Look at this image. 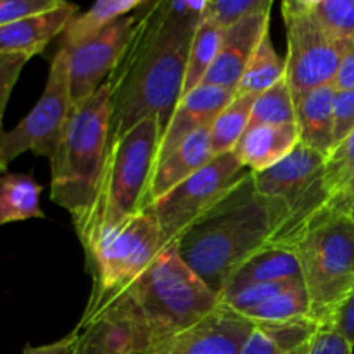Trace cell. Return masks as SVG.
I'll return each instance as SVG.
<instances>
[{"label": "cell", "mask_w": 354, "mask_h": 354, "mask_svg": "<svg viewBox=\"0 0 354 354\" xmlns=\"http://www.w3.org/2000/svg\"><path fill=\"white\" fill-rule=\"evenodd\" d=\"M342 213H346V214H348V216H349V218H351V220L354 221V201H353V203H351V204H349V206H348V207H346V209H344V211H342Z\"/></svg>", "instance_id": "cell-42"}, {"label": "cell", "mask_w": 354, "mask_h": 354, "mask_svg": "<svg viewBox=\"0 0 354 354\" xmlns=\"http://www.w3.org/2000/svg\"><path fill=\"white\" fill-rule=\"evenodd\" d=\"M234 97L235 93L230 90L211 85L197 86L196 90L182 97L175 113H173L171 121L162 131L156 162L166 158L171 151H175L194 131L211 127L214 118L234 100Z\"/></svg>", "instance_id": "cell-16"}, {"label": "cell", "mask_w": 354, "mask_h": 354, "mask_svg": "<svg viewBox=\"0 0 354 354\" xmlns=\"http://www.w3.org/2000/svg\"><path fill=\"white\" fill-rule=\"evenodd\" d=\"M334 147L354 130V90L337 92L334 104Z\"/></svg>", "instance_id": "cell-36"}, {"label": "cell", "mask_w": 354, "mask_h": 354, "mask_svg": "<svg viewBox=\"0 0 354 354\" xmlns=\"http://www.w3.org/2000/svg\"><path fill=\"white\" fill-rule=\"evenodd\" d=\"M213 159L214 154L213 147H211L209 127L194 131L175 151L156 162L142 209L151 207L156 201L171 192L176 185H180L194 173L209 165Z\"/></svg>", "instance_id": "cell-17"}, {"label": "cell", "mask_w": 354, "mask_h": 354, "mask_svg": "<svg viewBox=\"0 0 354 354\" xmlns=\"http://www.w3.org/2000/svg\"><path fill=\"white\" fill-rule=\"evenodd\" d=\"M354 176V130L339 142L325 158V182L332 201L344 190ZM330 201V204H332Z\"/></svg>", "instance_id": "cell-30"}, {"label": "cell", "mask_w": 354, "mask_h": 354, "mask_svg": "<svg viewBox=\"0 0 354 354\" xmlns=\"http://www.w3.org/2000/svg\"><path fill=\"white\" fill-rule=\"evenodd\" d=\"M71 111L69 55L64 48H57L38 102L12 130H3L0 135V166L7 169L24 152L50 159L64 133Z\"/></svg>", "instance_id": "cell-9"}, {"label": "cell", "mask_w": 354, "mask_h": 354, "mask_svg": "<svg viewBox=\"0 0 354 354\" xmlns=\"http://www.w3.org/2000/svg\"><path fill=\"white\" fill-rule=\"evenodd\" d=\"M41 190L40 183L31 175L3 173L0 176V227L45 218L40 206Z\"/></svg>", "instance_id": "cell-23"}, {"label": "cell", "mask_w": 354, "mask_h": 354, "mask_svg": "<svg viewBox=\"0 0 354 354\" xmlns=\"http://www.w3.org/2000/svg\"><path fill=\"white\" fill-rule=\"evenodd\" d=\"M310 297L311 318L328 325L354 289V221L342 211L322 214L290 248Z\"/></svg>", "instance_id": "cell-7"}, {"label": "cell", "mask_w": 354, "mask_h": 354, "mask_svg": "<svg viewBox=\"0 0 354 354\" xmlns=\"http://www.w3.org/2000/svg\"><path fill=\"white\" fill-rule=\"evenodd\" d=\"M147 3V0H99L83 14H76L68 23L66 30L61 35L59 48L73 50L85 41L92 40L99 33H102L109 24L120 17L137 12Z\"/></svg>", "instance_id": "cell-22"}, {"label": "cell", "mask_w": 354, "mask_h": 354, "mask_svg": "<svg viewBox=\"0 0 354 354\" xmlns=\"http://www.w3.org/2000/svg\"><path fill=\"white\" fill-rule=\"evenodd\" d=\"M241 354H287L273 341L272 335L259 325H254L251 335L242 346Z\"/></svg>", "instance_id": "cell-38"}, {"label": "cell", "mask_w": 354, "mask_h": 354, "mask_svg": "<svg viewBox=\"0 0 354 354\" xmlns=\"http://www.w3.org/2000/svg\"><path fill=\"white\" fill-rule=\"evenodd\" d=\"M76 14L78 6L62 2L54 10L0 26V55L40 54L55 37H61Z\"/></svg>", "instance_id": "cell-18"}, {"label": "cell", "mask_w": 354, "mask_h": 354, "mask_svg": "<svg viewBox=\"0 0 354 354\" xmlns=\"http://www.w3.org/2000/svg\"><path fill=\"white\" fill-rule=\"evenodd\" d=\"M328 327L334 328L354 348V289L337 308L332 320L328 322Z\"/></svg>", "instance_id": "cell-37"}, {"label": "cell", "mask_w": 354, "mask_h": 354, "mask_svg": "<svg viewBox=\"0 0 354 354\" xmlns=\"http://www.w3.org/2000/svg\"><path fill=\"white\" fill-rule=\"evenodd\" d=\"M334 88L337 92H348V90H354V44L344 47L339 61L337 73L332 82Z\"/></svg>", "instance_id": "cell-39"}, {"label": "cell", "mask_w": 354, "mask_h": 354, "mask_svg": "<svg viewBox=\"0 0 354 354\" xmlns=\"http://www.w3.org/2000/svg\"><path fill=\"white\" fill-rule=\"evenodd\" d=\"M254 100L256 97H234V100L214 118L209 127L214 158L234 152L235 145L248 130Z\"/></svg>", "instance_id": "cell-27"}, {"label": "cell", "mask_w": 354, "mask_h": 354, "mask_svg": "<svg viewBox=\"0 0 354 354\" xmlns=\"http://www.w3.org/2000/svg\"><path fill=\"white\" fill-rule=\"evenodd\" d=\"M30 55L23 54H10V55H0V135L3 133V113H6L7 102H9L10 92H12L14 85L19 80L21 71L30 61ZM6 173V169L0 166V176Z\"/></svg>", "instance_id": "cell-34"}, {"label": "cell", "mask_w": 354, "mask_h": 354, "mask_svg": "<svg viewBox=\"0 0 354 354\" xmlns=\"http://www.w3.org/2000/svg\"><path fill=\"white\" fill-rule=\"evenodd\" d=\"M123 292L128 294L166 346L180 332L220 306L218 294L189 268L176 249V242L166 245Z\"/></svg>", "instance_id": "cell-6"}, {"label": "cell", "mask_w": 354, "mask_h": 354, "mask_svg": "<svg viewBox=\"0 0 354 354\" xmlns=\"http://www.w3.org/2000/svg\"><path fill=\"white\" fill-rule=\"evenodd\" d=\"M299 144L296 124H249L234 154L251 173L273 168Z\"/></svg>", "instance_id": "cell-19"}, {"label": "cell", "mask_w": 354, "mask_h": 354, "mask_svg": "<svg viewBox=\"0 0 354 354\" xmlns=\"http://www.w3.org/2000/svg\"><path fill=\"white\" fill-rule=\"evenodd\" d=\"M287 280H303L301 268L296 254L290 249L268 248L256 252L249 258L227 282L221 294L242 289V287L254 286V283L287 282Z\"/></svg>", "instance_id": "cell-21"}, {"label": "cell", "mask_w": 354, "mask_h": 354, "mask_svg": "<svg viewBox=\"0 0 354 354\" xmlns=\"http://www.w3.org/2000/svg\"><path fill=\"white\" fill-rule=\"evenodd\" d=\"M162 249L161 228L152 207L102 228L83 249L86 272L92 275L93 286L82 318L93 315L130 287Z\"/></svg>", "instance_id": "cell-8"}, {"label": "cell", "mask_w": 354, "mask_h": 354, "mask_svg": "<svg viewBox=\"0 0 354 354\" xmlns=\"http://www.w3.org/2000/svg\"><path fill=\"white\" fill-rule=\"evenodd\" d=\"M225 30L213 23L211 19L204 17L197 26L194 35L192 45H190L189 62H187L185 83H183V97L203 85L204 76L213 68L214 61L218 57L221 44H223Z\"/></svg>", "instance_id": "cell-25"}, {"label": "cell", "mask_w": 354, "mask_h": 354, "mask_svg": "<svg viewBox=\"0 0 354 354\" xmlns=\"http://www.w3.org/2000/svg\"><path fill=\"white\" fill-rule=\"evenodd\" d=\"M282 17L287 35L286 80L297 100L311 90L332 85L348 45H339L328 37L306 0H286Z\"/></svg>", "instance_id": "cell-10"}, {"label": "cell", "mask_w": 354, "mask_h": 354, "mask_svg": "<svg viewBox=\"0 0 354 354\" xmlns=\"http://www.w3.org/2000/svg\"><path fill=\"white\" fill-rule=\"evenodd\" d=\"M73 354H162L166 344L127 292L78 324Z\"/></svg>", "instance_id": "cell-12"}, {"label": "cell", "mask_w": 354, "mask_h": 354, "mask_svg": "<svg viewBox=\"0 0 354 354\" xmlns=\"http://www.w3.org/2000/svg\"><path fill=\"white\" fill-rule=\"evenodd\" d=\"M111 88L104 83L85 102L73 107L57 149L50 158V201L83 220L95 199L107 156Z\"/></svg>", "instance_id": "cell-3"}, {"label": "cell", "mask_w": 354, "mask_h": 354, "mask_svg": "<svg viewBox=\"0 0 354 354\" xmlns=\"http://www.w3.org/2000/svg\"><path fill=\"white\" fill-rule=\"evenodd\" d=\"M272 7L273 6L259 12L249 14L237 24L225 30L223 44H221L213 68L204 76L203 85L218 86V88L230 90L235 93L256 48L270 33Z\"/></svg>", "instance_id": "cell-15"}, {"label": "cell", "mask_w": 354, "mask_h": 354, "mask_svg": "<svg viewBox=\"0 0 354 354\" xmlns=\"http://www.w3.org/2000/svg\"><path fill=\"white\" fill-rule=\"evenodd\" d=\"M248 169L234 152L213 161L152 204L162 235V248L175 244L206 211H209Z\"/></svg>", "instance_id": "cell-11"}, {"label": "cell", "mask_w": 354, "mask_h": 354, "mask_svg": "<svg viewBox=\"0 0 354 354\" xmlns=\"http://www.w3.org/2000/svg\"><path fill=\"white\" fill-rule=\"evenodd\" d=\"M137 21L138 10L120 17L102 33L68 52L73 107L85 102L107 82L130 44Z\"/></svg>", "instance_id": "cell-13"}, {"label": "cell", "mask_w": 354, "mask_h": 354, "mask_svg": "<svg viewBox=\"0 0 354 354\" xmlns=\"http://www.w3.org/2000/svg\"><path fill=\"white\" fill-rule=\"evenodd\" d=\"M244 317L249 318L254 325H279L311 318L310 297L304 289L303 280L292 283L289 289L277 294L261 306L248 311Z\"/></svg>", "instance_id": "cell-26"}, {"label": "cell", "mask_w": 354, "mask_h": 354, "mask_svg": "<svg viewBox=\"0 0 354 354\" xmlns=\"http://www.w3.org/2000/svg\"><path fill=\"white\" fill-rule=\"evenodd\" d=\"M78 337H80V332L78 328H75L71 334L59 339V341L50 342V344L26 346V348L23 349V354H73L75 353Z\"/></svg>", "instance_id": "cell-40"}, {"label": "cell", "mask_w": 354, "mask_h": 354, "mask_svg": "<svg viewBox=\"0 0 354 354\" xmlns=\"http://www.w3.org/2000/svg\"><path fill=\"white\" fill-rule=\"evenodd\" d=\"M296 282H299V280H287V282H272V283H254V286H248V287H242V289L232 290V292L221 294V296H218V299H220L221 306L228 308V310L235 311V313L245 315L248 311L265 304L266 301L275 297L277 294L289 289V287Z\"/></svg>", "instance_id": "cell-31"}, {"label": "cell", "mask_w": 354, "mask_h": 354, "mask_svg": "<svg viewBox=\"0 0 354 354\" xmlns=\"http://www.w3.org/2000/svg\"><path fill=\"white\" fill-rule=\"evenodd\" d=\"M249 124H296V100L286 78L256 97Z\"/></svg>", "instance_id": "cell-28"}, {"label": "cell", "mask_w": 354, "mask_h": 354, "mask_svg": "<svg viewBox=\"0 0 354 354\" xmlns=\"http://www.w3.org/2000/svg\"><path fill=\"white\" fill-rule=\"evenodd\" d=\"M270 239L266 204L248 169L176 241V249L189 268L220 296L230 277L256 252L268 248Z\"/></svg>", "instance_id": "cell-2"}, {"label": "cell", "mask_w": 354, "mask_h": 354, "mask_svg": "<svg viewBox=\"0 0 354 354\" xmlns=\"http://www.w3.org/2000/svg\"><path fill=\"white\" fill-rule=\"evenodd\" d=\"M283 78H286V59L277 54L268 33L249 61L235 90V97H258Z\"/></svg>", "instance_id": "cell-24"}, {"label": "cell", "mask_w": 354, "mask_h": 354, "mask_svg": "<svg viewBox=\"0 0 354 354\" xmlns=\"http://www.w3.org/2000/svg\"><path fill=\"white\" fill-rule=\"evenodd\" d=\"M252 176L268 211L272 248H292L330 206L325 156L303 144H297L279 165Z\"/></svg>", "instance_id": "cell-5"}, {"label": "cell", "mask_w": 354, "mask_h": 354, "mask_svg": "<svg viewBox=\"0 0 354 354\" xmlns=\"http://www.w3.org/2000/svg\"><path fill=\"white\" fill-rule=\"evenodd\" d=\"M354 201V176L351 182L348 183V185L344 187V190H342L341 194H339L337 197H335L334 201H332V204L328 206V209L330 211H344L346 207L349 206Z\"/></svg>", "instance_id": "cell-41"}, {"label": "cell", "mask_w": 354, "mask_h": 354, "mask_svg": "<svg viewBox=\"0 0 354 354\" xmlns=\"http://www.w3.org/2000/svg\"><path fill=\"white\" fill-rule=\"evenodd\" d=\"M161 135V121L152 116L109 145L95 199L83 220L73 225L83 249L102 228L142 211Z\"/></svg>", "instance_id": "cell-4"}, {"label": "cell", "mask_w": 354, "mask_h": 354, "mask_svg": "<svg viewBox=\"0 0 354 354\" xmlns=\"http://www.w3.org/2000/svg\"><path fill=\"white\" fill-rule=\"evenodd\" d=\"M337 90L325 85L304 93L296 100V128L299 144L327 158L334 149V104Z\"/></svg>", "instance_id": "cell-20"}, {"label": "cell", "mask_w": 354, "mask_h": 354, "mask_svg": "<svg viewBox=\"0 0 354 354\" xmlns=\"http://www.w3.org/2000/svg\"><path fill=\"white\" fill-rule=\"evenodd\" d=\"M254 324L244 315L218 306L169 341L162 354H241Z\"/></svg>", "instance_id": "cell-14"}, {"label": "cell", "mask_w": 354, "mask_h": 354, "mask_svg": "<svg viewBox=\"0 0 354 354\" xmlns=\"http://www.w3.org/2000/svg\"><path fill=\"white\" fill-rule=\"evenodd\" d=\"M320 26L339 45L354 44V0H306Z\"/></svg>", "instance_id": "cell-29"}, {"label": "cell", "mask_w": 354, "mask_h": 354, "mask_svg": "<svg viewBox=\"0 0 354 354\" xmlns=\"http://www.w3.org/2000/svg\"><path fill=\"white\" fill-rule=\"evenodd\" d=\"M353 346L328 325H320L306 342L289 354H353Z\"/></svg>", "instance_id": "cell-33"}, {"label": "cell", "mask_w": 354, "mask_h": 354, "mask_svg": "<svg viewBox=\"0 0 354 354\" xmlns=\"http://www.w3.org/2000/svg\"><path fill=\"white\" fill-rule=\"evenodd\" d=\"M62 6V0H0V26L38 16Z\"/></svg>", "instance_id": "cell-35"}, {"label": "cell", "mask_w": 354, "mask_h": 354, "mask_svg": "<svg viewBox=\"0 0 354 354\" xmlns=\"http://www.w3.org/2000/svg\"><path fill=\"white\" fill-rule=\"evenodd\" d=\"M270 6H273L272 0H207L204 17L228 30L249 14L259 12Z\"/></svg>", "instance_id": "cell-32"}, {"label": "cell", "mask_w": 354, "mask_h": 354, "mask_svg": "<svg viewBox=\"0 0 354 354\" xmlns=\"http://www.w3.org/2000/svg\"><path fill=\"white\" fill-rule=\"evenodd\" d=\"M207 0H159L138 10L131 40L111 76V144L145 118L162 131L183 97L190 45Z\"/></svg>", "instance_id": "cell-1"}]
</instances>
